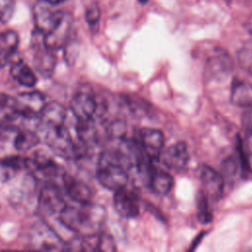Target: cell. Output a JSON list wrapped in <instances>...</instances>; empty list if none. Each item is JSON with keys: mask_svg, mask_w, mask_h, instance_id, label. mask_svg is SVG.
<instances>
[{"mask_svg": "<svg viewBox=\"0 0 252 252\" xmlns=\"http://www.w3.org/2000/svg\"><path fill=\"white\" fill-rule=\"evenodd\" d=\"M32 47L33 51V65L36 71L43 77H50L55 69L56 58L54 51L44 42L41 32L34 30L32 37Z\"/></svg>", "mask_w": 252, "mask_h": 252, "instance_id": "obj_6", "label": "cell"}, {"mask_svg": "<svg viewBox=\"0 0 252 252\" xmlns=\"http://www.w3.org/2000/svg\"><path fill=\"white\" fill-rule=\"evenodd\" d=\"M67 205L58 215L61 222L79 236L98 232L105 220V210L102 206L89 203Z\"/></svg>", "mask_w": 252, "mask_h": 252, "instance_id": "obj_2", "label": "cell"}, {"mask_svg": "<svg viewBox=\"0 0 252 252\" xmlns=\"http://www.w3.org/2000/svg\"><path fill=\"white\" fill-rule=\"evenodd\" d=\"M10 73L13 79L24 87L32 88L37 83V78L34 72L29 65L21 60L16 61L12 64Z\"/></svg>", "mask_w": 252, "mask_h": 252, "instance_id": "obj_18", "label": "cell"}, {"mask_svg": "<svg viewBox=\"0 0 252 252\" xmlns=\"http://www.w3.org/2000/svg\"><path fill=\"white\" fill-rule=\"evenodd\" d=\"M46 103L44 95L37 91L25 92L15 96L17 115L26 119L38 118Z\"/></svg>", "mask_w": 252, "mask_h": 252, "instance_id": "obj_8", "label": "cell"}, {"mask_svg": "<svg viewBox=\"0 0 252 252\" xmlns=\"http://www.w3.org/2000/svg\"><path fill=\"white\" fill-rule=\"evenodd\" d=\"M132 166V160L122 150H105L98 158L96 177L103 187L115 192L126 187Z\"/></svg>", "mask_w": 252, "mask_h": 252, "instance_id": "obj_3", "label": "cell"}, {"mask_svg": "<svg viewBox=\"0 0 252 252\" xmlns=\"http://www.w3.org/2000/svg\"><path fill=\"white\" fill-rule=\"evenodd\" d=\"M115 242L111 235L106 233H100L99 234V251H115Z\"/></svg>", "mask_w": 252, "mask_h": 252, "instance_id": "obj_26", "label": "cell"}, {"mask_svg": "<svg viewBox=\"0 0 252 252\" xmlns=\"http://www.w3.org/2000/svg\"><path fill=\"white\" fill-rule=\"evenodd\" d=\"M100 18V10L98 5L94 2L86 10V20L90 26H96Z\"/></svg>", "mask_w": 252, "mask_h": 252, "instance_id": "obj_25", "label": "cell"}, {"mask_svg": "<svg viewBox=\"0 0 252 252\" xmlns=\"http://www.w3.org/2000/svg\"><path fill=\"white\" fill-rule=\"evenodd\" d=\"M159 158L162 163L167 167L174 170H180L186 166L189 155L185 143L177 142L161 151Z\"/></svg>", "mask_w": 252, "mask_h": 252, "instance_id": "obj_13", "label": "cell"}, {"mask_svg": "<svg viewBox=\"0 0 252 252\" xmlns=\"http://www.w3.org/2000/svg\"><path fill=\"white\" fill-rule=\"evenodd\" d=\"M242 125L245 131L252 135V108H247L242 115Z\"/></svg>", "mask_w": 252, "mask_h": 252, "instance_id": "obj_27", "label": "cell"}, {"mask_svg": "<svg viewBox=\"0 0 252 252\" xmlns=\"http://www.w3.org/2000/svg\"><path fill=\"white\" fill-rule=\"evenodd\" d=\"M236 168H237L236 162L232 158H229L223 161L222 171L225 175H227V176L233 175L236 172Z\"/></svg>", "mask_w": 252, "mask_h": 252, "instance_id": "obj_28", "label": "cell"}, {"mask_svg": "<svg viewBox=\"0 0 252 252\" xmlns=\"http://www.w3.org/2000/svg\"><path fill=\"white\" fill-rule=\"evenodd\" d=\"M113 205L116 212L124 218H134L139 215L140 207L136 195L125 187L115 191Z\"/></svg>", "mask_w": 252, "mask_h": 252, "instance_id": "obj_14", "label": "cell"}, {"mask_svg": "<svg viewBox=\"0 0 252 252\" xmlns=\"http://www.w3.org/2000/svg\"><path fill=\"white\" fill-rule=\"evenodd\" d=\"M30 247L38 250H65L66 244L44 222H38L31 229L29 237Z\"/></svg>", "mask_w": 252, "mask_h": 252, "instance_id": "obj_7", "label": "cell"}, {"mask_svg": "<svg viewBox=\"0 0 252 252\" xmlns=\"http://www.w3.org/2000/svg\"><path fill=\"white\" fill-rule=\"evenodd\" d=\"M141 147L151 159H158L163 148L164 137L160 130L144 128L140 132Z\"/></svg>", "mask_w": 252, "mask_h": 252, "instance_id": "obj_11", "label": "cell"}, {"mask_svg": "<svg viewBox=\"0 0 252 252\" xmlns=\"http://www.w3.org/2000/svg\"><path fill=\"white\" fill-rule=\"evenodd\" d=\"M38 2H42V3H47V4H51V5H57L61 2H63L64 0H37Z\"/></svg>", "mask_w": 252, "mask_h": 252, "instance_id": "obj_29", "label": "cell"}, {"mask_svg": "<svg viewBox=\"0 0 252 252\" xmlns=\"http://www.w3.org/2000/svg\"><path fill=\"white\" fill-rule=\"evenodd\" d=\"M231 69V60L223 50H216L207 63V73L209 76L218 77L225 75Z\"/></svg>", "mask_w": 252, "mask_h": 252, "instance_id": "obj_16", "label": "cell"}, {"mask_svg": "<svg viewBox=\"0 0 252 252\" xmlns=\"http://www.w3.org/2000/svg\"><path fill=\"white\" fill-rule=\"evenodd\" d=\"M200 179L202 183V193L212 200H218L223 192L224 180L220 173L217 172L213 167L203 165L200 169Z\"/></svg>", "mask_w": 252, "mask_h": 252, "instance_id": "obj_10", "label": "cell"}, {"mask_svg": "<svg viewBox=\"0 0 252 252\" xmlns=\"http://www.w3.org/2000/svg\"><path fill=\"white\" fill-rule=\"evenodd\" d=\"M231 102L244 108H252V84L245 81H236L231 88Z\"/></svg>", "mask_w": 252, "mask_h": 252, "instance_id": "obj_17", "label": "cell"}, {"mask_svg": "<svg viewBox=\"0 0 252 252\" xmlns=\"http://www.w3.org/2000/svg\"><path fill=\"white\" fill-rule=\"evenodd\" d=\"M38 119V134L57 156L74 159L88 153L89 147L80 136L76 118L63 105L46 103Z\"/></svg>", "mask_w": 252, "mask_h": 252, "instance_id": "obj_1", "label": "cell"}, {"mask_svg": "<svg viewBox=\"0 0 252 252\" xmlns=\"http://www.w3.org/2000/svg\"><path fill=\"white\" fill-rule=\"evenodd\" d=\"M98 104L94 94L89 87H82L72 97L70 112L80 122L94 120Z\"/></svg>", "mask_w": 252, "mask_h": 252, "instance_id": "obj_5", "label": "cell"}, {"mask_svg": "<svg viewBox=\"0 0 252 252\" xmlns=\"http://www.w3.org/2000/svg\"><path fill=\"white\" fill-rule=\"evenodd\" d=\"M239 66L248 74L252 75V44L244 45L237 54Z\"/></svg>", "mask_w": 252, "mask_h": 252, "instance_id": "obj_22", "label": "cell"}, {"mask_svg": "<svg viewBox=\"0 0 252 252\" xmlns=\"http://www.w3.org/2000/svg\"><path fill=\"white\" fill-rule=\"evenodd\" d=\"M19 41L18 33L12 30L0 33V69L6 67L13 60L18 50Z\"/></svg>", "mask_w": 252, "mask_h": 252, "instance_id": "obj_15", "label": "cell"}, {"mask_svg": "<svg viewBox=\"0 0 252 252\" xmlns=\"http://www.w3.org/2000/svg\"><path fill=\"white\" fill-rule=\"evenodd\" d=\"M72 28V17L69 13L62 12L53 27L43 34V39L47 47L55 51L61 49L67 42Z\"/></svg>", "mask_w": 252, "mask_h": 252, "instance_id": "obj_9", "label": "cell"}, {"mask_svg": "<svg viewBox=\"0 0 252 252\" xmlns=\"http://www.w3.org/2000/svg\"><path fill=\"white\" fill-rule=\"evenodd\" d=\"M66 206L63 191L56 182L46 181L39 190L37 210L43 216L59 215Z\"/></svg>", "mask_w": 252, "mask_h": 252, "instance_id": "obj_4", "label": "cell"}, {"mask_svg": "<svg viewBox=\"0 0 252 252\" xmlns=\"http://www.w3.org/2000/svg\"><path fill=\"white\" fill-rule=\"evenodd\" d=\"M61 180L66 195H68L74 203L83 204L92 202V190L85 182L65 172Z\"/></svg>", "mask_w": 252, "mask_h": 252, "instance_id": "obj_12", "label": "cell"}, {"mask_svg": "<svg viewBox=\"0 0 252 252\" xmlns=\"http://www.w3.org/2000/svg\"><path fill=\"white\" fill-rule=\"evenodd\" d=\"M17 117L15 96L0 94V126L13 124Z\"/></svg>", "mask_w": 252, "mask_h": 252, "instance_id": "obj_21", "label": "cell"}, {"mask_svg": "<svg viewBox=\"0 0 252 252\" xmlns=\"http://www.w3.org/2000/svg\"><path fill=\"white\" fill-rule=\"evenodd\" d=\"M15 0H0V23H8L15 12Z\"/></svg>", "mask_w": 252, "mask_h": 252, "instance_id": "obj_24", "label": "cell"}, {"mask_svg": "<svg viewBox=\"0 0 252 252\" xmlns=\"http://www.w3.org/2000/svg\"><path fill=\"white\" fill-rule=\"evenodd\" d=\"M141 3H147L148 2V0H139Z\"/></svg>", "mask_w": 252, "mask_h": 252, "instance_id": "obj_30", "label": "cell"}, {"mask_svg": "<svg viewBox=\"0 0 252 252\" xmlns=\"http://www.w3.org/2000/svg\"><path fill=\"white\" fill-rule=\"evenodd\" d=\"M198 220L202 223H208L212 220V213L209 208V199L201 192L198 200Z\"/></svg>", "mask_w": 252, "mask_h": 252, "instance_id": "obj_23", "label": "cell"}, {"mask_svg": "<svg viewBox=\"0 0 252 252\" xmlns=\"http://www.w3.org/2000/svg\"><path fill=\"white\" fill-rule=\"evenodd\" d=\"M149 184L156 193L159 195H164L170 192L173 187L174 180L170 174L164 171L154 170L151 175Z\"/></svg>", "mask_w": 252, "mask_h": 252, "instance_id": "obj_20", "label": "cell"}, {"mask_svg": "<svg viewBox=\"0 0 252 252\" xmlns=\"http://www.w3.org/2000/svg\"><path fill=\"white\" fill-rule=\"evenodd\" d=\"M39 141L40 137L36 133L26 128H17L14 137V148L15 151L20 154L34 148Z\"/></svg>", "mask_w": 252, "mask_h": 252, "instance_id": "obj_19", "label": "cell"}]
</instances>
